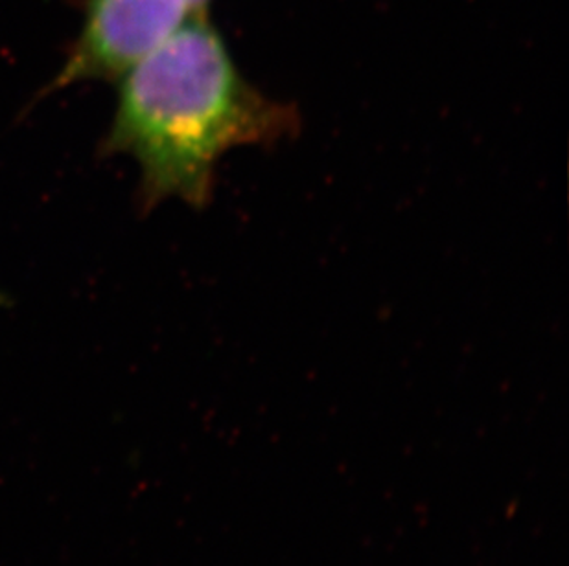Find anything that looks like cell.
<instances>
[{
  "label": "cell",
  "mask_w": 569,
  "mask_h": 566,
  "mask_svg": "<svg viewBox=\"0 0 569 566\" xmlns=\"http://www.w3.org/2000/svg\"><path fill=\"white\" fill-rule=\"evenodd\" d=\"M193 17L189 0H86L80 36L50 91L117 80Z\"/></svg>",
  "instance_id": "cell-2"
},
{
  "label": "cell",
  "mask_w": 569,
  "mask_h": 566,
  "mask_svg": "<svg viewBox=\"0 0 569 566\" xmlns=\"http://www.w3.org/2000/svg\"><path fill=\"white\" fill-rule=\"evenodd\" d=\"M117 80L119 100L103 150L137 162L144 209L167 199L203 209L221 156L240 145L279 142L301 120L296 108L243 78L204 17L184 22Z\"/></svg>",
  "instance_id": "cell-1"
},
{
  "label": "cell",
  "mask_w": 569,
  "mask_h": 566,
  "mask_svg": "<svg viewBox=\"0 0 569 566\" xmlns=\"http://www.w3.org/2000/svg\"><path fill=\"white\" fill-rule=\"evenodd\" d=\"M190 6H192L193 13L198 17H204L207 13V8H209L210 0H189Z\"/></svg>",
  "instance_id": "cell-3"
}]
</instances>
